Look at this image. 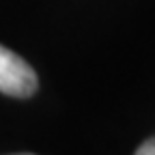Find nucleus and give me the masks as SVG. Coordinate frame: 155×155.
Listing matches in <instances>:
<instances>
[{"label": "nucleus", "mask_w": 155, "mask_h": 155, "mask_svg": "<svg viewBox=\"0 0 155 155\" xmlns=\"http://www.w3.org/2000/svg\"><path fill=\"white\" fill-rule=\"evenodd\" d=\"M134 155H155V136H153V138H149V140H144Z\"/></svg>", "instance_id": "obj_2"}, {"label": "nucleus", "mask_w": 155, "mask_h": 155, "mask_svg": "<svg viewBox=\"0 0 155 155\" xmlns=\"http://www.w3.org/2000/svg\"><path fill=\"white\" fill-rule=\"evenodd\" d=\"M15 155H32V153H15Z\"/></svg>", "instance_id": "obj_3"}, {"label": "nucleus", "mask_w": 155, "mask_h": 155, "mask_svg": "<svg viewBox=\"0 0 155 155\" xmlns=\"http://www.w3.org/2000/svg\"><path fill=\"white\" fill-rule=\"evenodd\" d=\"M39 86L35 69L13 50L0 45V93L9 97H30Z\"/></svg>", "instance_id": "obj_1"}]
</instances>
